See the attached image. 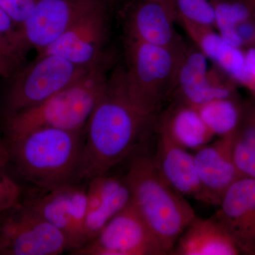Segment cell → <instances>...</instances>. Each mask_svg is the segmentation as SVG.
<instances>
[{
    "label": "cell",
    "mask_w": 255,
    "mask_h": 255,
    "mask_svg": "<svg viewBox=\"0 0 255 255\" xmlns=\"http://www.w3.org/2000/svg\"><path fill=\"white\" fill-rule=\"evenodd\" d=\"M157 117L128 91L124 68L108 77L105 90L84 130L83 158L78 182L108 174L135 151Z\"/></svg>",
    "instance_id": "obj_1"
},
{
    "label": "cell",
    "mask_w": 255,
    "mask_h": 255,
    "mask_svg": "<svg viewBox=\"0 0 255 255\" xmlns=\"http://www.w3.org/2000/svg\"><path fill=\"white\" fill-rule=\"evenodd\" d=\"M84 130L42 128L9 137L6 143L10 162L20 175L41 190L79 183Z\"/></svg>",
    "instance_id": "obj_2"
},
{
    "label": "cell",
    "mask_w": 255,
    "mask_h": 255,
    "mask_svg": "<svg viewBox=\"0 0 255 255\" xmlns=\"http://www.w3.org/2000/svg\"><path fill=\"white\" fill-rule=\"evenodd\" d=\"M131 203L167 254H171L196 214L187 200L164 180L151 156L132 159L124 175Z\"/></svg>",
    "instance_id": "obj_3"
},
{
    "label": "cell",
    "mask_w": 255,
    "mask_h": 255,
    "mask_svg": "<svg viewBox=\"0 0 255 255\" xmlns=\"http://www.w3.org/2000/svg\"><path fill=\"white\" fill-rule=\"evenodd\" d=\"M108 77L102 61L41 103L5 117L6 138L42 128L73 131L85 130L105 90Z\"/></svg>",
    "instance_id": "obj_4"
},
{
    "label": "cell",
    "mask_w": 255,
    "mask_h": 255,
    "mask_svg": "<svg viewBox=\"0 0 255 255\" xmlns=\"http://www.w3.org/2000/svg\"><path fill=\"white\" fill-rule=\"evenodd\" d=\"M178 48L155 46L127 37L126 85L134 101L157 117L159 108L173 90L179 55Z\"/></svg>",
    "instance_id": "obj_5"
},
{
    "label": "cell",
    "mask_w": 255,
    "mask_h": 255,
    "mask_svg": "<svg viewBox=\"0 0 255 255\" xmlns=\"http://www.w3.org/2000/svg\"><path fill=\"white\" fill-rule=\"evenodd\" d=\"M92 68L78 66L56 55H37L31 63L14 72L5 97L4 118L41 103Z\"/></svg>",
    "instance_id": "obj_6"
},
{
    "label": "cell",
    "mask_w": 255,
    "mask_h": 255,
    "mask_svg": "<svg viewBox=\"0 0 255 255\" xmlns=\"http://www.w3.org/2000/svg\"><path fill=\"white\" fill-rule=\"evenodd\" d=\"M65 252H70L65 235L20 201L0 215V255H59Z\"/></svg>",
    "instance_id": "obj_7"
},
{
    "label": "cell",
    "mask_w": 255,
    "mask_h": 255,
    "mask_svg": "<svg viewBox=\"0 0 255 255\" xmlns=\"http://www.w3.org/2000/svg\"><path fill=\"white\" fill-rule=\"evenodd\" d=\"M20 202L65 235L69 253L87 244V191L79 183L39 189V193L21 199Z\"/></svg>",
    "instance_id": "obj_8"
},
{
    "label": "cell",
    "mask_w": 255,
    "mask_h": 255,
    "mask_svg": "<svg viewBox=\"0 0 255 255\" xmlns=\"http://www.w3.org/2000/svg\"><path fill=\"white\" fill-rule=\"evenodd\" d=\"M74 255H167L130 202Z\"/></svg>",
    "instance_id": "obj_9"
},
{
    "label": "cell",
    "mask_w": 255,
    "mask_h": 255,
    "mask_svg": "<svg viewBox=\"0 0 255 255\" xmlns=\"http://www.w3.org/2000/svg\"><path fill=\"white\" fill-rule=\"evenodd\" d=\"M104 0H40L31 16L18 28L25 53L51 44L85 15L105 4Z\"/></svg>",
    "instance_id": "obj_10"
},
{
    "label": "cell",
    "mask_w": 255,
    "mask_h": 255,
    "mask_svg": "<svg viewBox=\"0 0 255 255\" xmlns=\"http://www.w3.org/2000/svg\"><path fill=\"white\" fill-rule=\"evenodd\" d=\"M109 19L106 4L89 13L37 55H53L70 63L92 68L104 60L109 36Z\"/></svg>",
    "instance_id": "obj_11"
},
{
    "label": "cell",
    "mask_w": 255,
    "mask_h": 255,
    "mask_svg": "<svg viewBox=\"0 0 255 255\" xmlns=\"http://www.w3.org/2000/svg\"><path fill=\"white\" fill-rule=\"evenodd\" d=\"M214 215L240 252L255 255V179L241 177L223 194Z\"/></svg>",
    "instance_id": "obj_12"
},
{
    "label": "cell",
    "mask_w": 255,
    "mask_h": 255,
    "mask_svg": "<svg viewBox=\"0 0 255 255\" xmlns=\"http://www.w3.org/2000/svg\"><path fill=\"white\" fill-rule=\"evenodd\" d=\"M177 20L172 1L142 0L127 19V37L155 46L178 48L184 43L174 27Z\"/></svg>",
    "instance_id": "obj_13"
},
{
    "label": "cell",
    "mask_w": 255,
    "mask_h": 255,
    "mask_svg": "<svg viewBox=\"0 0 255 255\" xmlns=\"http://www.w3.org/2000/svg\"><path fill=\"white\" fill-rule=\"evenodd\" d=\"M233 134L219 137L216 141L196 150L194 155L208 204L219 206L228 188L243 177L233 159Z\"/></svg>",
    "instance_id": "obj_14"
},
{
    "label": "cell",
    "mask_w": 255,
    "mask_h": 255,
    "mask_svg": "<svg viewBox=\"0 0 255 255\" xmlns=\"http://www.w3.org/2000/svg\"><path fill=\"white\" fill-rule=\"evenodd\" d=\"M88 182L85 222L87 243L131 202V194L125 177L105 174L92 178Z\"/></svg>",
    "instance_id": "obj_15"
},
{
    "label": "cell",
    "mask_w": 255,
    "mask_h": 255,
    "mask_svg": "<svg viewBox=\"0 0 255 255\" xmlns=\"http://www.w3.org/2000/svg\"><path fill=\"white\" fill-rule=\"evenodd\" d=\"M157 133V148L152 158L159 173L172 189L184 197L207 204L194 155L164 134Z\"/></svg>",
    "instance_id": "obj_16"
},
{
    "label": "cell",
    "mask_w": 255,
    "mask_h": 255,
    "mask_svg": "<svg viewBox=\"0 0 255 255\" xmlns=\"http://www.w3.org/2000/svg\"><path fill=\"white\" fill-rule=\"evenodd\" d=\"M208 60L193 43H184L171 95L174 101L196 108L216 100L209 80Z\"/></svg>",
    "instance_id": "obj_17"
},
{
    "label": "cell",
    "mask_w": 255,
    "mask_h": 255,
    "mask_svg": "<svg viewBox=\"0 0 255 255\" xmlns=\"http://www.w3.org/2000/svg\"><path fill=\"white\" fill-rule=\"evenodd\" d=\"M172 255H236L241 254L236 242L214 216L196 217L179 237Z\"/></svg>",
    "instance_id": "obj_18"
},
{
    "label": "cell",
    "mask_w": 255,
    "mask_h": 255,
    "mask_svg": "<svg viewBox=\"0 0 255 255\" xmlns=\"http://www.w3.org/2000/svg\"><path fill=\"white\" fill-rule=\"evenodd\" d=\"M157 132L187 150H198L215 137L195 107L176 101L161 116Z\"/></svg>",
    "instance_id": "obj_19"
},
{
    "label": "cell",
    "mask_w": 255,
    "mask_h": 255,
    "mask_svg": "<svg viewBox=\"0 0 255 255\" xmlns=\"http://www.w3.org/2000/svg\"><path fill=\"white\" fill-rule=\"evenodd\" d=\"M193 44L233 80L246 68V51L230 45L214 28L180 23Z\"/></svg>",
    "instance_id": "obj_20"
},
{
    "label": "cell",
    "mask_w": 255,
    "mask_h": 255,
    "mask_svg": "<svg viewBox=\"0 0 255 255\" xmlns=\"http://www.w3.org/2000/svg\"><path fill=\"white\" fill-rule=\"evenodd\" d=\"M214 10L216 31L231 46L242 48L236 27L255 17V4L252 0H211Z\"/></svg>",
    "instance_id": "obj_21"
},
{
    "label": "cell",
    "mask_w": 255,
    "mask_h": 255,
    "mask_svg": "<svg viewBox=\"0 0 255 255\" xmlns=\"http://www.w3.org/2000/svg\"><path fill=\"white\" fill-rule=\"evenodd\" d=\"M233 155L241 177L255 179V104H245L233 134Z\"/></svg>",
    "instance_id": "obj_22"
},
{
    "label": "cell",
    "mask_w": 255,
    "mask_h": 255,
    "mask_svg": "<svg viewBox=\"0 0 255 255\" xmlns=\"http://www.w3.org/2000/svg\"><path fill=\"white\" fill-rule=\"evenodd\" d=\"M245 104L238 97L218 99L196 107L201 118L215 136L232 134L241 122Z\"/></svg>",
    "instance_id": "obj_23"
},
{
    "label": "cell",
    "mask_w": 255,
    "mask_h": 255,
    "mask_svg": "<svg viewBox=\"0 0 255 255\" xmlns=\"http://www.w3.org/2000/svg\"><path fill=\"white\" fill-rule=\"evenodd\" d=\"M173 4L179 23L214 28V10L211 0H173Z\"/></svg>",
    "instance_id": "obj_24"
},
{
    "label": "cell",
    "mask_w": 255,
    "mask_h": 255,
    "mask_svg": "<svg viewBox=\"0 0 255 255\" xmlns=\"http://www.w3.org/2000/svg\"><path fill=\"white\" fill-rule=\"evenodd\" d=\"M24 54L18 26L0 6V55L17 67Z\"/></svg>",
    "instance_id": "obj_25"
},
{
    "label": "cell",
    "mask_w": 255,
    "mask_h": 255,
    "mask_svg": "<svg viewBox=\"0 0 255 255\" xmlns=\"http://www.w3.org/2000/svg\"><path fill=\"white\" fill-rule=\"evenodd\" d=\"M0 169V215L11 209L21 199V187Z\"/></svg>",
    "instance_id": "obj_26"
},
{
    "label": "cell",
    "mask_w": 255,
    "mask_h": 255,
    "mask_svg": "<svg viewBox=\"0 0 255 255\" xmlns=\"http://www.w3.org/2000/svg\"><path fill=\"white\" fill-rule=\"evenodd\" d=\"M40 0H0L4 10L18 28L31 16Z\"/></svg>",
    "instance_id": "obj_27"
},
{
    "label": "cell",
    "mask_w": 255,
    "mask_h": 255,
    "mask_svg": "<svg viewBox=\"0 0 255 255\" xmlns=\"http://www.w3.org/2000/svg\"><path fill=\"white\" fill-rule=\"evenodd\" d=\"M246 66L237 80L238 85H241L250 91L255 98V48L245 50Z\"/></svg>",
    "instance_id": "obj_28"
},
{
    "label": "cell",
    "mask_w": 255,
    "mask_h": 255,
    "mask_svg": "<svg viewBox=\"0 0 255 255\" xmlns=\"http://www.w3.org/2000/svg\"><path fill=\"white\" fill-rule=\"evenodd\" d=\"M236 31L243 49L255 48V17L238 25Z\"/></svg>",
    "instance_id": "obj_29"
},
{
    "label": "cell",
    "mask_w": 255,
    "mask_h": 255,
    "mask_svg": "<svg viewBox=\"0 0 255 255\" xmlns=\"http://www.w3.org/2000/svg\"><path fill=\"white\" fill-rule=\"evenodd\" d=\"M17 67L0 55V76L8 77L14 74Z\"/></svg>",
    "instance_id": "obj_30"
},
{
    "label": "cell",
    "mask_w": 255,
    "mask_h": 255,
    "mask_svg": "<svg viewBox=\"0 0 255 255\" xmlns=\"http://www.w3.org/2000/svg\"><path fill=\"white\" fill-rule=\"evenodd\" d=\"M10 162L9 152L6 142L0 140V169H4Z\"/></svg>",
    "instance_id": "obj_31"
},
{
    "label": "cell",
    "mask_w": 255,
    "mask_h": 255,
    "mask_svg": "<svg viewBox=\"0 0 255 255\" xmlns=\"http://www.w3.org/2000/svg\"><path fill=\"white\" fill-rule=\"evenodd\" d=\"M157 1H172L173 2V0H157Z\"/></svg>",
    "instance_id": "obj_32"
},
{
    "label": "cell",
    "mask_w": 255,
    "mask_h": 255,
    "mask_svg": "<svg viewBox=\"0 0 255 255\" xmlns=\"http://www.w3.org/2000/svg\"><path fill=\"white\" fill-rule=\"evenodd\" d=\"M104 1H105V2H107V1H116V0H104Z\"/></svg>",
    "instance_id": "obj_33"
},
{
    "label": "cell",
    "mask_w": 255,
    "mask_h": 255,
    "mask_svg": "<svg viewBox=\"0 0 255 255\" xmlns=\"http://www.w3.org/2000/svg\"><path fill=\"white\" fill-rule=\"evenodd\" d=\"M252 1H253V2H254V3H255V0H252Z\"/></svg>",
    "instance_id": "obj_34"
}]
</instances>
